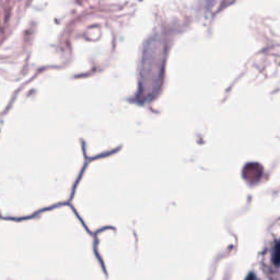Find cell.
<instances>
[{"instance_id": "cell-2", "label": "cell", "mask_w": 280, "mask_h": 280, "mask_svg": "<svg viewBox=\"0 0 280 280\" xmlns=\"http://www.w3.org/2000/svg\"><path fill=\"white\" fill-rule=\"evenodd\" d=\"M247 280H256V277L254 275H253V274H251V275H249V277H248Z\"/></svg>"}, {"instance_id": "cell-1", "label": "cell", "mask_w": 280, "mask_h": 280, "mask_svg": "<svg viewBox=\"0 0 280 280\" xmlns=\"http://www.w3.org/2000/svg\"><path fill=\"white\" fill-rule=\"evenodd\" d=\"M272 262L277 266L280 265V241L276 243L274 252H272Z\"/></svg>"}]
</instances>
